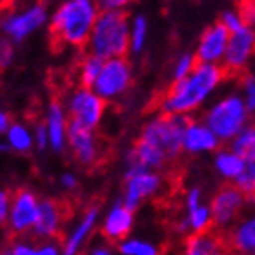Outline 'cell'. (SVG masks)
Returning <instances> with one entry per match:
<instances>
[{
  "instance_id": "obj_11",
  "label": "cell",
  "mask_w": 255,
  "mask_h": 255,
  "mask_svg": "<svg viewBox=\"0 0 255 255\" xmlns=\"http://www.w3.org/2000/svg\"><path fill=\"white\" fill-rule=\"evenodd\" d=\"M68 144L69 148H71V153H73V157L77 159V162L80 166L91 168V166L101 162L102 149H101V140L95 135V129L86 128L69 119Z\"/></svg>"
},
{
  "instance_id": "obj_26",
  "label": "cell",
  "mask_w": 255,
  "mask_h": 255,
  "mask_svg": "<svg viewBox=\"0 0 255 255\" xmlns=\"http://www.w3.org/2000/svg\"><path fill=\"white\" fill-rule=\"evenodd\" d=\"M188 223H190V232L191 234H199V232H206V230L213 228V215L210 206H197L195 210L186 212Z\"/></svg>"
},
{
  "instance_id": "obj_42",
  "label": "cell",
  "mask_w": 255,
  "mask_h": 255,
  "mask_svg": "<svg viewBox=\"0 0 255 255\" xmlns=\"http://www.w3.org/2000/svg\"><path fill=\"white\" fill-rule=\"evenodd\" d=\"M11 124H13V121H11L9 113H7V112H0V135H2V133L9 131Z\"/></svg>"
},
{
  "instance_id": "obj_19",
  "label": "cell",
  "mask_w": 255,
  "mask_h": 255,
  "mask_svg": "<svg viewBox=\"0 0 255 255\" xmlns=\"http://www.w3.org/2000/svg\"><path fill=\"white\" fill-rule=\"evenodd\" d=\"M184 254L188 255H217L228 254L223 232L212 228L184 237Z\"/></svg>"
},
{
  "instance_id": "obj_32",
  "label": "cell",
  "mask_w": 255,
  "mask_h": 255,
  "mask_svg": "<svg viewBox=\"0 0 255 255\" xmlns=\"http://www.w3.org/2000/svg\"><path fill=\"white\" fill-rule=\"evenodd\" d=\"M221 22L228 27L230 33H234V31H237V29H241V27L246 26L239 11H224L223 15H221Z\"/></svg>"
},
{
  "instance_id": "obj_25",
  "label": "cell",
  "mask_w": 255,
  "mask_h": 255,
  "mask_svg": "<svg viewBox=\"0 0 255 255\" xmlns=\"http://www.w3.org/2000/svg\"><path fill=\"white\" fill-rule=\"evenodd\" d=\"M7 135V146L15 151H20V153H26L31 149V146L35 144V133H31L24 124H11L9 131L5 133Z\"/></svg>"
},
{
  "instance_id": "obj_21",
  "label": "cell",
  "mask_w": 255,
  "mask_h": 255,
  "mask_svg": "<svg viewBox=\"0 0 255 255\" xmlns=\"http://www.w3.org/2000/svg\"><path fill=\"white\" fill-rule=\"evenodd\" d=\"M97 221H99V206H90L84 212L80 223L75 226V230L68 235V239L64 241V254L66 255H75L82 250V246L88 239H90L91 232L95 228Z\"/></svg>"
},
{
  "instance_id": "obj_14",
  "label": "cell",
  "mask_w": 255,
  "mask_h": 255,
  "mask_svg": "<svg viewBox=\"0 0 255 255\" xmlns=\"http://www.w3.org/2000/svg\"><path fill=\"white\" fill-rule=\"evenodd\" d=\"M228 40H230L228 27L224 26L221 20L212 24L201 35V40H199L197 53H195L197 60L199 62H213V64L223 62L226 48H228Z\"/></svg>"
},
{
  "instance_id": "obj_18",
  "label": "cell",
  "mask_w": 255,
  "mask_h": 255,
  "mask_svg": "<svg viewBox=\"0 0 255 255\" xmlns=\"http://www.w3.org/2000/svg\"><path fill=\"white\" fill-rule=\"evenodd\" d=\"M64 223V208L55 199H44L38 206L37 223L33 226V235L40 239H51L57 237L60 232V226Z\"/></svg>"
},
{
  "instance_id": "obj_16",
  "label": "cell",
  "mask_w": 255,
  "mask_h": 255,
  "mask_svg": "<svg viewBox=\"0 0 255 255\" xmlns=\"http://www.w3.org/2000/svg\"><path fill=\"white\" fill-rule=\"evenodd\" d=\"M133 223H135L133 210L128 208L123 201H119L117 204H113V208L102 223V239L119 245L121 241H124L129 235V232L133 230Z\"/></svg>"
},
{
  "instance_id": "obj_36",
  "label": "cell",
  "mask_w": 255,
  "mask_h": 255,
  "mask_svg": "<svg viewBox=\"0 0 255 255\" xmlns=\"http://www.w3.org/2000/svg\"><path fill=\"white\" fill-rule=\"evenodd\" d=\"M35 144L40 151L46 149V146H49V135H48V126L46 123H38L35 126Z\"/></svg>"
},
{
  "instance_id": "obj_1",
  "label": "cell",
  "mask_w": 255,
  "mask_h": 255,
  "mask_svg": "<svg viewBox=\"0 0 255 255\" xmlns=\"http://www.w3.org/2000/svg\"><path fill=\"white\" fill-rule=\"evenodd\" d=\"M228 75L221 64L197 62L195 69L182 79L171 80V84L157 99L155 108L159 113L170 115H190L202 106Z\"/></svg>"
},
{
  "instance_id": "obj_29",
  "label": "cell",
  "mask_w": 255,
  "mask_h": 255,
  "mask_svg": "<svg viewBox=\"0 0 255 255\" xmlns=\"http://www.w3.org/2000/svg\"><path fill=\"white\" fill-rule=\"evenodd\" d=\"M117 250L124 255H157L160 254L159 248L153 245V243H148V241L142 239H124L119 243Z\"/></svg>"
},
{
  "instance_id": "obj_35",
  "label": "cell",
  "mask_w": 255,
  "mask_h": 255,
  "mask_svg": "<svg viewBox=\"0 0 255 255\" xmlns=\"http://www.w3.org/2000/svg\"><path fill=\"white\" fill-rule=\"evenodd\" d=\"M11 202H13V197L7 190H0V224L7 223L11 212Z\"/></svg>"
},
{
  "instance_id": "obj_27",
  "label": "cell",
  "mask_w": 255,
  "mask_h": 255,
  "mask_svg": "<svg viewBox=\"0 0 255 255\" xmlns=\"http://www.w3.org/2000/svg\"><path fill=\"white\" fill-rule=\"evenodd\" d=\"M230 148L241 153L243 157L255 151V123L246 124L232 140H230Z\"/></svg>"
},
{
  "instance_id": "obj_15",
  "label": "cell",
  "mask_w": 255,
  "mask_h": 255,
  "mask_svg": "<svg viewBox=\"0 0 255 255\" xmlns=\"http://www.w3.org/2000/svg\"><path fill=\"white\" fill-rule=\"evenodd\" d=\"M221 144V138L215 135L212 128L208 126L204 121H195V119H188V124L184 128V137H182V149L184 153L199 155L208 153V151H215Z\"/></svg>"
},
{
  "instance_id": "obj_12",
  "label": "cell",
  "mask_w": 255,
  "mask_h": 255,
  "mask_svg": "<svg viewBox=\"0 0 255 255\" xmlns=\"http://www.w3.org/2000/svg\"><path fill=\"white\" fill-rule=\"evenodd\" d=\"M162 186H164V179L157 170H144L128 175L124 182L123 202L135 212L144 201L157 195L162 190Z\"/></svg>"
},
{
  "instance_id": "obj_4",
  "label": "cell",
  "mask_w": 255,
  "mask_h": 255,
  "mask_svg": "<svg viewBox=\"0 0 255 255\" xmlns=\"http://www.w3.org/2000/svg\"><path fill=\"white\" fill-rule=\"evenodd\" d=\"M190 115H170V113H160L159 117L151 119L144 124L140 138L155 144L166 153L170 162H177L184 153L182 149V137H184V128L188 124Z\"/></svg>"
},
{
  "instance_id": "obj_22",
  "label": "cell",
  "mask_w": 255,
  "mask_h": 255,
  "mask_svg": "<svg viewBox=\"0 0 255 255\" xmlns=\"http://www.w3.org/2000/svg\"><path fill=\"white\" fill-rule=\"evenodd\" d=\"M243 166H245V157L234 151L232 148L221 149L215 157V170L219 171V175L223 179L234 181L235 177L243 171Z\"/></svg>"
},
{
  "instance_id": "obj_9",
  "label": "cell",
  "mask_w": 255,
  "mask_h": 255,
  "mask_svg": "<svg viewBox=\"0 0 255 255\" xmlns=\"http://www.w3.org/2000/svg\"><path fill=\"white\" fill-rule=\"evenodd\" d=\"M131 64L126 57H113L104 60L101 75L97 77L93 90L106 101H115L123 97L131 86Z\"/></svg>"
},
{
  "instance_id": "obj_34",
  "label": "cell",
  "mask_w": 255,
  "mask_h": 255,
  "mask_svg": "<svg viewBox=\"0 0 255 255\" xmlns=\"http://www.w3.org/2000/svg\"><path fill=\"white\" fill-rule=\"evenodd\" d=\"M13 62V42L9 38H0V69Z\"/></svg>"
},
{
  "instance_id": "obj_38",
  "label": "cell",
  "mask_w": 255,
  "mask_h": 255,
  "mask_svg": "<svg viewBox=\"0 0 255 255\" xmlns=\"http://www.w3.org/2000/svg\"><path fill=\"white\" fill-rule=\"evenodd\" d=\"M7 254L13 255H37V246L27 245V243H16L9 248Z\"/></svg>"
},
{
  "instance_id": "obj_31",
  "label": "cell",
  "mask_w": 255,
  "mask_h": 255,
  "mask_svg": "<svg viewBox=\"0 0 255 255\" xmlns=\"http://www.w3.org/2000/svg\"><path fill=\"white\" fill-rule=\"evenodd\" d=\"M197 57L195 55H182V57H179V60L175 62V68H173V80L175 79H182V77H186V75H190L193 69H195L197 66Z\"/></svg>"
},
{
  "instance_id": "obj_5",
  "label": "cell",
  "mask_w": 255,
  "mask_h": 255,
  "mask_svg": "<svg viewBox=\"0 0 255 255\" xmlns=\"http://www.w3.org/2000/svg\"><path fill=\"white\" fill-rule=\"evenodd\" d=\"M250 110L241 95H228L215 102L206 113L204 123L212 128L221 142H230L248 124Z\"/></svg>"
},
{
  "instance_id": "obj_17",
  "label": "cell",
  "mask_w": 255,
  "mask_h": 255,
  "mask_svg": "<svg viewBox=\"0 0 255 255\" xmlns=\"http://www.w3.org/2000/svg\"><path fill=\"white\" fill-rule=\"evenodd\" d=\"M228 252L255 254V212L243 215L237 223L223 232Z\"/></svg>"
},
{
  "instance_id": "obj_33",
  "label": "cell",
  "mask_w": 255,
  "mask_h": 255,
  "mask_svg": "<svg viewBox=\"0 0 255 255\" xmlns=\"http://www.w3.org/2000/svg\"><path fill=\"white\" fill-rule=\"evenodd\" d=\"M246 26L255 27V0H239V9Z\"/></svg>"
},
{
  "instance_id": "obj_37",
  "label": "cell",
  "mask_w": 255,
  "mask_h": 255,
  "mask_svg": "<svg viewBox=\"0 0 255 255\" xmlns=\"http://www.w3.org/2000/svg\"><path fill=\"white\" fill-rule=\"evenodd\" d=\"M201 204H202L201 188H191V190L186 193V197H184V206H186V212H190V210H195V208L201 206Z\"/></svg>"
},
{
  "instance_id": "obj_3",
  "label": "cell",
  "mask_w": 255,
  "mask_h": 255,
  "mask_svg": "<svg viewBox=\"0 0 255 255\" xmlns=\"http://www.w3.org/2000/svg\"><path fill=\"white\" fill-rule=\"evenodd\" d=\"M131 26L124 9H102L99 13L91 37L86 44L88 53L108 60L113 57H126L129 51Z\"/></svg>"
},
{
  "instance_id": "obj_24",
  "label": "cell",
  "mask_w": 255,
  "mask_h": 255,
  "mask_svg": "<svg viewBox=\"0 0 255 255\" xmlns=\"http://www.w3.org/2000/svg\"><path fill=\"white\" fill-rule=\"evenodd\" d=\"M234 184L245 193L248 202L255 204V151L245 155L243 171L234 179Z\"/></svg>"
},
{
  "instance_id": "obj_13",
  "label": "cell",
  "mask_w": 255,
  "mask_h": 255,
  "mask_svg": "<svg viewBox=\"0 0 255 255\" xmlns=\"http://www.w3.org/2000/svg\"><path fill=\"white\" fill-rule=\"evenodd\" d=\"M38 206H40V201L29 188H18L13 195L9 219H7L11 234L22 235L31 232L37 223Z\"/></svg>"
},
{
  "instance_id": "obj_46",
  "label": "cell",
  "mask_w": 255,
  "mask_h": 255,
  "mask_svg": "<svg viewBox=\"0 0 255 255\" xmlns=\"http://www.w3.org/2000/svg\"><path fill=\"white\" fill-rule=\"evenodd\" d=\"M250 73L255 75V55H254V59H252V71H250Z\"/></svg>"
},
{
  "instance_id": "obj_6",
  "label": "cell",
  "mask_w": 255,
  "mask_h": 255,
  "mask_svg": "<svg viewBox=\"0 0 255 255\" xmlns=\"http://www.w3.org/2000/svg\"><path fill=\"white\" fill-rule=\"evenodd\" d=\"M0 15H2L0 16V31L4 33L11 42L18 44L46 24L48 7L44 2H35L29 7H24L20 11H5Z\"/></svg>"
},
{
  "instance_id": "obj_2",
  "label": "cell",
  "mask_w": 255,
  "mask_h": 255,
  "mask_svg": "<svg viewBox=\"0 0 255 255\" xmlns=\"http://www.w3.org/2000/svg\"><path fill=\"white\" fill-rule=\"evenodd\" d=\"M101 7L97 0H66L49 18V40L55 49L86 48Z\"/></svg>"
},
{
  "instance_id": "obj_8",
  "label": "cell",
  "mask_w": 255,
  "mask_h": 255,
  "mask_svg": "<svg viewBox=\"0 0 255 255\" xmlns=\"http://www.w3.org/2000/svg\"><path fill=\"white\" fill-rule=\"evenodd\" d=\"M106 99H102L93 88L79 86L69 97L66 112L71 121L86 128H91V129H97L106 112Z\"/></svg>"
},
{
  "instance_id": "obj_39",
  "label": "cell",
  "mask_w": 255,
  "mask_h": 255,
  "mask_svg": "<svg viewBox=\"0 0 255 255\" xmlns=\"http://www.w3.org/2000/svg\"><path fill=\"white\" fill-rule=\"evenodd\" d=\"M133 0H97L99 7L102 9H123L126 5L131 4Z\"/></svg>"
},
{
  "instance_id": "obj_7",
  "label": "cell",
  "mask_w": 255,
  "mask_h": 255,
  "mask_svg": "<svg viewBox=\"0 0 255 255\" xmlns=\"http://www.w3.org/2000/svg\"><path fill=\"white\" fill-rule=\"evenodd\" d=\"M248 199L235 184H224L212 197L210 208L213 215V228L219 232H226L232 228L243 215Z\"/></svg>"
},
{
  "instance_id": "obj_20",
  "label": "cell",
  "mask_w": 255,
  "mask_h": 255,
  "mask_svg": "<svg viewBox=\"0 0 255 255\" xmlns=\"http://www.w3.org/2000/svg\"><path fill=\"white\" fill-rule=\"evenodd\" d=\"M68 112L64 110L62 102L51 101L46 115V126L49 135V148L60 153L68 142Z\"/></svg>"
},
{
  "instance_id": "obj_10",
  "label": "cell",
  "mask_w": 255,
  "mask_h": 255,
  "mask_svg": "<svg viewBox=\"0 0 255 255\" xmlns=\"http://www.w3.org/2000/svg\"><path fill=\"white\" fill-rule=\"evenodd\" d=\"M255 55V27L245 26L230 33L228 48L224 53L223 68L228 77H241L248 71Z\"/></svg>"
},
{
  "instance_id": "obj_45",
  "label": "cell",
  "mask_w": 255,
  "mask_h": 255,
  "mask_svg": "<svg viewBox=\"0 0 255 255\" xmlns=\"http://www.w3.org/2000/svg\"><path fill=\"white\" fill-rule=\"evenodd\" d=\"M7 149H9V146H7V144L0 142V153H2V151H7Z\"/></svg>"
},
{
  "instance_id": "obj_23",
  "label": "cell",
  "mask_w": 255,
  "mask_h": 255,
  "mask_svg": "<svg viewBox=\"0 0 255 255\" xmlns=\"http://www.w3.org/2000/svg\"><path fill=\"white\" fill-rule=\"evenodd\" d=\"M102 66H104V59L97 57L93 53L84 55L79 62V68H77V80H79V86H84V88H93L97 77L101 75Z\"/></svg>"
},
{
  "instance_id": "obj_43",
  "label": "cell",
  "mask_w": 255,
  "mask_h": 255,
  "mask_svg": "<svg viewBox=\"0 0 255 255\" xmlns=\"http://www.w3.org/2000/svg\"><path fill=\"white\" fill-rule=\"evenodd\" d=\"M113 252V246H112V243L108 241L106 245H97V246H93L90 250V254H93V255H110Z\"/></svg>"
},
{
  "instance_id": "obj_41",
  "label": "cell",
  "mask_w": 255,
  "mask_h": 255,
  "mask_svg": "<svg viewBox=\"0 0 255 255\" xmlns=\"http://www.w3.org/2000/svg\"><path fill=\"white\" fill-rule=\"evenodd\" d=\"M57 254H60L59 246L57 245H49V243H46V245L37 246V255H57Z\"/></svg>"
},
{
  "instance_id": "obj_28",
  "label": "cell",
  "mask_w": 255,
  "mask_h": 255,
  "mask_svg": "<svg viewBox=\"0 0 255 255\" xmlns=\"http://www.w3.org/2000/svg\"><path fill=\"white\" fill-rule=\"evenodd\" d=\"M148 38V20L144 15H137L131 22V37H129V49L138 55L146 46Z\"/></svg>"
},
{
  "instance_id": "obj_44",
  "label": "cell",
  "mask_w": 255,
  "mask_h": 255,
  "mask_svg": "<svg viewBox=\"0 0 255 255\" xmlns=\"http://www.w3.org/2000/svg\"><path fill=\"white\" fill-rule=\"evenodd\" d=\"M16 0H0V13H5V11H9L13 7Z\"/></svg>"
},
{
  "instance_id": "obj_40",
  "label": "cell",
  "mask_w": 255,
  "mask_h": 255,
  "mask_svg": "<svg viewBox=\"0 0 255 255\" xmlns=\"http://www.w3.org/2000/svg\"><path fill=\"white\" fill-rule=\"evenodd\" d=\"M77 177L73 175V173H64L62 177H60V186L64 188V190H68V191H71V190H75L77 188Z\"/></svg>"
},
{
  "instance_id": "obj_30",
  "label": "cell",
  "mask_w": 255,
  "mask_h": 255,
  "mask_svg": "<svg viewBox=\"0 0 255 255\" xmlns=\"http://www.w3.org/2000/svg\"><path fill=\"white\" fill-rule=\"evenodd\" d=\"M241 79V90H243V99L246 102V108L250 113H255V75L254 73H243Z\"/></svg>"
}]
</instances>
